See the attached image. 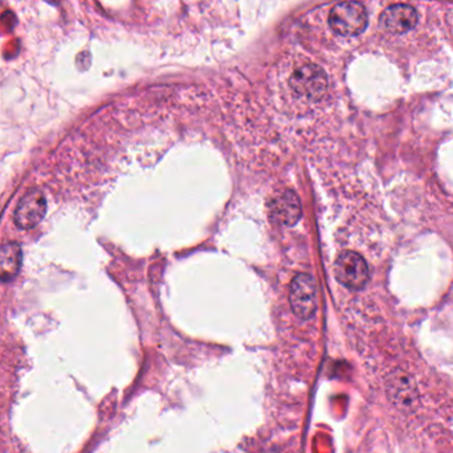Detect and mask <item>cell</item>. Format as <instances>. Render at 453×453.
<instances>
[{
	"mask_svg": "<svg viewBox=\"0 0 453 453\" xmlns=\"http://www.w3.org/2000/svg\"><path fill=\"white\" fill-rule=\"evenodd\" d=\"M369 23L367 11L362 3L348 0L337 4L329 15L332 29L345 38L358 36L366 29Z\"/></svg>",
	"mask_w": 453,
	"mask_h": 453,
	"instance_id": "1",
	"label": "cell"
},
{
	"mask_svg": "<svg viewBox=\"0 0 453 453\" xmlns=\"http://www.w3.org/2000/svg\"><path fill=\"white\" fill-rule=\"evenodd\" d=\"M289 85L298 97L309 101H320L327 91L329 80L320 65L305 64L292 73Z\"/></svg>",
	"mask_w": 453,
	"mask_h": 453,
	"instance_id": "2",
	"label": "cell"
},
{
	"mask_svg": "<svg viewBox=\"0 0 453 453\" xmlns=\"http://www.w3.org/2000/svg\"><path fill=\"white\" fill-rule=\"evenodd\" d=\"M385 387L389 401L404 413H413L420 404V392L414 378L403 370L389 373Z\"/></svg>",
	"mask_w": 453,
	"mask_h": 453,
	"instance_id": "3",
	"label": "cell"
},
{
	"mask_svg": "<svg viewBox=\"0 0 453 453\" xmlns=\"http://www.w3.org/2000/svg\"><path fill=\"white\" fill-rule=\"evenodd\" d=\"M289 299L292 311L301 320H309L317 309V286L309 273H299L290 284Z\"/></svg>",
	"mask_w": 453,
	"mask_h": 453,
	"instance_id": "4",
	"label": "cell"
},
{
	"mask_svg": "<svg viewBox=\"0 0 453 453\" xmlns=\"http://www.w3.org/2000/svg\"><path fill=\"white\" fill-rule=\"evenodd\" d=\"M334 274L343 286L358 290L369 281V265L359 253L345 251L336 260Z\"/></svg>",
	"mask_w": 453,
	"mask_h": 453,
	"instance_id": "5",
	"label": "cell"
},
{
	"mask_svg": "<svg viewBox=\"0 0 453 453\" xmlns=\"http://www.w3.org/2000/svg\"><path fill=\"white\" fill-rule=\"evenodd\" d=\"M45 212L47 199L40 190L34 188L20 199L13 214V221L22 230H31L43 221Z\"/></svg>",
	"mask_w": 453,
	"mask_h": 453,
	"instance_id": "6",
	"label": "cell"
},
{
	"mask_svg": "<svg viewBox=\"0 0 453 453\" xmlns=\"http://www.w3.org/2000/svg\"><path fill=\"white\" fill-rule=\"evenodd\" d=\"M417 24V13L408 4H394L385 10L379 17V27L394 35L411 31Z\"/></svg>",
	"mask_w": 453,
	"mask_h": 453,
	"instance_id": "7",
	"label": "cell"
},
{
	"mask_svg": "<svg viewBox=\"0 0 453 453\" xmlns=\"http://www.w3.org/2000/svg\"><path fill=\"white\" fill-rule=\"evenodd\" d=\"M301 214V202L295 191L284 190L273 198L271 215L276 223L285 227H292L299 221Z\"/></svg>",
	"mask_w": 453,
	"mask_h": 453,
	"instance_id": "8",
	"label": "cell"
},
{
	"mask_svg": "<svg viewBox=\"0 0 453 453\" xmlns=\"http://www.w3.org/2000/svg\"><path fill=\"white\" fill-rule=\"evenodd\" d=\"M22 267V248L16 243L0 246V281L13 280Z\"/></svg>",
	"mask_w": 453,
	"mask_h": 453,
	"instance_id": "9",
	"label": "cell"
}]
</instances>
